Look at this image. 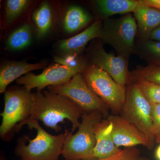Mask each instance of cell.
<instances>
[{
  "label": "cell",
  "mask_w": 160,
  "mask_h": 160,
  "mask_svg": "<svg viewBox=\"0 0 160 160\" xmlns=\"http://www.w3.org/2000/svg\"><path fill=\"white\" fill-rule=\"evenodd\" d=\"M103 118L100 112L82 113L77 132L71 131L64 144L62 155L65 160H91L96 144L94 126Z\"/></svg>",
  "instance_id": "5b68a950"
},
{
  "label": "cell",
  "mask_w": 160,
  "mask_h": 160,
  "mask_svg": "<svg viewBox=\"0 0 160 160\" xmlns=\"http://www.w3.org/2000/svg\"><path fill=\"white\" fill-rule=\"evenodd\" d=\"M107 119L112 124V139L118 148L142 145L148 149H153L146 137L122 117L111 115L109 116Z\"/></svg>",
  "instance_id": "8fae6325"
},
{
  "label": "cell",
  "mask_w": 160,
  "mask_h": 160,
  "mask_svg": "<svg viewBox=\"0 0 160 160\" xmlns=\"http://www.w3.org/2000/svg\"><path fill=\"white\" fill-rule=\"evenodd\" d=\"M30 1L28 0H7L5 2V24L8 26L17 19L29 7Z\"/></svg>",
  "instance_id": "7402d4cb"
},
{
  "label": "cell",
  "mask_w": 160,
  "mask_h": 160,
  "mask_svg": "<svg viewBox=\"0 0 160 160\" xmlns=\"http://www.w3.org/2000/svg\"><path fill=\"white\" fill-rule=\"evenodd\" d=\"M137 33L136 21L129 13L118 18L104 20L99 38L103 44L111 46L118 56L129 59L134 54Z\"/></svg>",
  "instance_id": "277c9868"
},
{
  "label": "cell",
  "mask_w": 160,
  "mask_h": 160,
  "mask_svg": "<svg viewBox=\"0 0 160 160\" xmlns=\"http://www.w3.org/2000/svg\"><path fill=\"white\" fill-rule=\"evenodd\" d=\"M92 3L100 17L104 20L114 15L133 12L139 5L138 0H95Z\"/></svg>",
  "instance_id": "2e32d148"
},
{
  "label": "cell",
  "mask_w": 160,
  "mask_h": 160,
  "mask_svg": "<svg viewBox=\"0 0 160 160\" xmlns=\"http://www.w3.org/2000/svg\"><path fill=\"white\" fill-rule=\"evenodd\" d=\"M146 81L160 85V67L137 66L130 72V82Z\"/></svg>",
  "instance_id": "44dd1931"
},
{
  "label": "cell",
  "mask_w": 160,
  "mask_h": 160,
  "mask_svg": "<svg viewBox=\"0 0 160 160\" xmlns=\"http://www.w3.org/2000/svg\"><path fill=\"white\" fill-rule=\"evenodd\" d=\"M82 73L89 88L109 109L115 115L121 113L126 101V87L97 66L89 65Z\"/></svg>",
  "instance_id": "8992f818"
},
{
  "label": "cell",
  "mask_w": 160,
  "mask_h": 160,
  "mask_svg": "<svg viewBox=\"0 0 160 160\" xmlns=\"http://www.w3.org/2000/svg\"><path fill=\"white\" fill-rule=\"evenodd\" d=\"M143 5L151 6L160 10V0H139Z\"/></svg>",
  "instance_id": "4316f807"
},
{
  "label": "cell",
  "mask_w": 160,
  "mask_h": 160,
  "mask_svg": "<svg viewBox=\"0 0 160 160\" xmlns=\"http://www.w3.org/2000/svg\"><path fill=\"white\" fill-rule=\"evenodd\" d=\"M103 22L97 20L84 31L69 38L59 42L58 48L62 55H80L89 41L96 38H99Z\"/></svg>",
  "instance_id": "4fadbf2b"
},
{
  "label": "cell",
  "mask_w": 160,
  "mask_h": 160,
  "mask_svg": "<svg viewBox=\"0 0 160 160\" xmlns=\"http://www.w3.org/2000/svg\"><path fill=\"white\" fill-rule=\"evenodd\" d=\"M32 41V29L28 23L10 32L6 40V48L9 51H19L29 47Z\"/></svg>",
  "instance_id": "ffe728a7"
},
{
  "label": "cell",
  "mask_w": 160,
  "mask_h": 160,
  "mask_svg": "<svg viewBox=\"0 0 160 160\" xmlns=\"http://www.w3.org/2000/svg\"><path fill=\"white\" fill-rule=\"evenodd\" d=\"M35 129L37 135L31 139L27 135L19 137L17 141L14 153L20 160H59L63 146L71 131L66 129L64 133L52 135L41 127L38 122L27 121L18 125L15 132L18 133L23 126Z\"/></svg>",
  "instance_id": "7a4b0ae2"
},
{
  "label": "cell",
  "mask_w": 160,
  "mask_h": 160,
  "mask_svg": "<svg viewBox=\"0 0 160 160\" xmlns=\"http://www.w3.org/2000/svg\"><path fill=\"white\" fill-rule=\"evenodd\" d=\"M95 160H151L141 155L139 149L136 147H126L117 154L110 157Z\"/></svg>",
  "instance_id": "d4e9b609"
},
{
  "label": "cell",
  "mask_w": 160,
  "mask_h": 160,
  "mask_svg": "<svg viewBox=\"0 0 160 160\" xmlns=\"http://www.w3.org/2000/svg\"><path fill=\"white\" fill-rule=\"evenodd\" d=\"M89 65L97 66L106 72L118 84L126 87L130 81L128 69L129 59L123 57L116 56L104 49L102 42L93 44L89 48Z\"/></svg>",
  "instance_id": "9c48e42d"
},
{
  "label": "cell",
  "mask_w": 160,
  "mask_h": 160,
  "mask_svg": "<svg viewBox=\"0 0 160 160\" xmlns=\"http://www.w3.org/2000/svg\"><path fill=\"white\" fill-rule=\"evenodd\" d=\"M32 20L37 38L38 40L42 39L49 33L53 24V11L49 3L44 2L41 4L33 12Z\"/></svg>",
  "instance_id": "d6986e66"
},
{
  "label": "cell",
  "mask_w": 160,
  "mask_h": 160,
  "mask_svg": "<svg viewBox=\"0 0 160 160\" xmlns=\"http://www.w3.org/2000/svg\"><path fill=\"white\" fill-rule=\"evenodd\" d=\"M1 160H4L3 159H1Z\"/></svg>",
  "instance_id": "4dcf8cb0"
},
{
  "label": "cell",
  "mask_w": 160,
  "mask_h": 160,
  "mask_svg": "<svg viewBox=\"0 0 160 160\" xmlns=\"http://www.w3.org/2000/svg\"><path fill=\"white\" fill-rule=\"evenodd\" d=\"M92 17L81 6L72 5L67 9L63 19V26L66 33H75L87 26Z\"/></svg>",
  "instance_id": "e0dca14e"
},
{
  "label": "cell",
  "mask_w": 160,
  "mask_h": 160,
  "mask_svg": "<svg viewBox=\"0 0 160 160\" xmlns=\"http://www.w3.org/2000/svg\"><path fill=\"white\" fill-rule=\"evenodd\" d=\"M155 141L158 143H160V138H157Z\"/></svg>",
  "instance_id": "f546056e"
},
{
  "label": "cell",
  "mask_w": 160,
  "mask_h": 160,
  "mask_svg": "<svg viewBox=\"0 0 160 160\" xmlns=\"http://www.w3.org/2000/svg\"><path fill=\"white\" fill-rule=\"evenodd\" d=\"M152 133L155 138H160V104H152Z\"/></svg>",
  "instance_id": "484cf974"
},
{
  "label": "cell",
  "mask_w": 160,
  "mask_h": 160,
  "mask_svg": "<svg viewBox=\"0 0 160 160\" xmlns=\"http://www.w3.org/2000/svg\"><path fill=\"white\" fill-rule=\"evenodd\" d=\"M32 92L22 88H12L4 95V109L1 113L0 137L5 141L13 137L17 126L28 120L31 115Z\"/></svg>",
  "instance_id": "3957f363"
},
{
  "label": "cell",
  "mask_w": 160,
  "mask_h": 160,
  "mask_svg": "<svg viewBox=\"0 0 160 160\" xmlns=\"http://www.w3.org/2000/svg\"><path fill=\"white\" fill-rule=\"evenodd\" d=\"M133 13L137 26L136 39H150L152 32L160 25V10L139 2Z\"/></svg>",
  "instance_id": "5bb4252c"
},
{
  "label": "cell",
  "mask_w": 160,
  "mask_h": 160,
  "mask_svg": "<svg viewBox=\"0 0 160 160\" xmlns=\"http://www.w3.org/2000/svg\"><path fill=\"white\" fill-rule=\"evenodd\" d=\"M121 116L131 123L148 140L152 148L155 138L152 133L151 107L137 86L129 82Z\"/></svg>",
  "instance_id": "52a82bcc"
},
{
  "label": "cell",
  "mask_w": 160,
  "mask_h": 160,
  "mask_svg": "<svg viewBox=\"0 0 160 160\" xmlns=\"http://www.w3.org/2000/svg\"><path fill=\"white\" fill-rule=\"evenodd\" d=\"M82 113V109L66 97L49 90H37L32 92L31 115L24 122L31 120L41 121L47 128L58 132L62 129L58 124L68 120L72 124L73 132L79 127V119Z\"/></svg>",
  "instance_id": "6da1fadb"
},
{
  "label": "cell",
  "mask_w": 160,
  "mask_h": 160,
  "mask_svg": "<svg viewBox=\"0 0 160 160\" xmlns=\"http://www.w3.org/2000/svg\"><path fill=\"white\" fill-rule=\"evenodd\" d=\"M134 54L148 66L160 67V41L136 39Z\"/></svg>",
  "instance_id": "ac0fdd59"
},
{
  "label": "cell",
  "mask_w": 160,
  "mask_h": 160,
  "mask_svg": "<svg viewBox=\"0 0 160 160\" xmlns=\"http://www.w3.org/2000/svg\"><path fill=\"white\" fill-rule=\"evenodd\" d=\"M45 62L31 64L24 61H9L3 63L0 68V92L5 93L7 86L31 71L43 69Z\"/></svg>",
  "instance_id": "9a60e30c"
},
{
  "label": "cell",
  "mask_w": 160,
  "mask_h": 160,
  "mask_svg": "<svg viewBox=\"0 0 160 160\" xmlns=\"http://www.w3.org/2000/svg\"><path fill=\"white\" fill-rule=\"evenodd\" d=\"M112 125L108 119H102L94 126L96 144L91 160L102 159L117 154L122 149L115 145L112 136Z\"/></svg>",
  "instance_id": "7c38bea8"
},
{
  "label": "cell",
  "mask_w": 160,
  "mask_h": 160,
  "mask_svg": "<svg viewBox=\"0 0 160 160\" xmlns=\"http://www.w3.org/2000/svg\"><path fill=\"white\" fill-rule=\"evenodd\" d=\"M53 60L57 64L71 69H85L89 66L86 59L78 55L68 54L54 56Z\"/></svg>",
  "instance_id": "cb8c5ba5"
},
{
  "label": "cell",
  "mask_w": 160,
  "mask_h": 160,
  "mask_svg": "<svg viewBox=\"0 0 160 160\" xmlns=\"http://www.w3.org/2000/svg\"><path fill=\"white\" fill-rule=\"evenodd\" d=\"M48 90L68 98L82 109L83 113L98 111L104 118L109 117V108L89 88L82 73L75 75L62 85L49 86Z\"/></svg>",
  "instance_id": "ba28073f"
},
{
  "label": "cell",
  "mask_w": 160,
  "mask_h": 160,
  "mask_svg": "<svg viewBox=\"0 0 160 160\" xmlns=\"http://www.w3.org/2000/svg\"><path fill=\"white\" fill-rule=\"evenodd\" d=\"M132 82L138 88L150 105L160 104V85L146 81H137Z\"/></svg>",
  "instance_id": "603a6c76"
},
{
  "label": "cell",
  "mask_w": 160,
  "mask_h": 160,
  "mask_svg": "<svg viewBox=\"0 0 160 160\" xmlns=\"http://www.w3.org/2000/svg\"><path fill=\"white\" fill-rule=\"evenodd\" d=\"M85 69H71L56 63L45 68L41 74L35 75L29 72L24 75L18 79L16 82L29 91L33 89L42 91L46 87L67 82L75 75L82 73Z\"/></svg>",
  "instance_id": "30bf717a"
},
{
  "label": "cell",
  "mask_w": 160,
  "mask_h": 160,
  "mask_svg": "<svg viewBox=\"0 0 160 160\" xmlns=\"http://www.w3.org/2000/svg\"><path fill=\"white\" fill-rule=\"evenodd\" d=\"M150 39L160 41V25L152 32Z\"/></svg>",
  "instance_id": "83f0119b"
},
{
  "label": "cell",
  "mask_w": 160,
  "mask_h": 160,
  "mask_svg": "<svg viewBox=\"0 0 160 160\" xmlns=\"http://www.w3.org/2000/svg\"><path fill=\"white\" fill-rule=\"evenodd\" d=\"M155 156L157 160H160V144L156 150Z\"/></svg>",
  "instance_id": "f1b7e54d"
}]
</instances>
